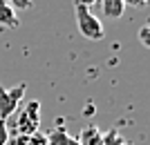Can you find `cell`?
<instances>
[{
	"label": "cell",
	"instance_id": "obj_1",
	"mask_svg": "<svg viewBox=\"0 0 150 145\" xmlns=\"http://www.w3.org/2000/svg\"><path fill=\"white\" fill-rule=\"evenodd\" d=\"M74 16H76V27H79V34L88 40H101L105 36V27L101 22L88 7L74 5Z\"/></svg>",
	"mask_w": 150,
	"mask_h": 145
},
{
	"label": "cell",
	"instance_id": "obj_2",
	"mask_svg": "<svg viewBox=\"0 0 150 145\" xmlns=\"http://www.w3.org/2000/svg\"><path fill=\"white\" fill-rule=\"evenodd\" d=\"M38 125H40V103L29 101V103H25V109L20 112L18 120H16V132L34 134V132H38Z\"/></svg>",
	"mask_w": 150,
	"mask_h": 145
},
{
	"label": "cell",
	"instance_id": "obj_3",
	"mask_svg": "<svg viewBox=\"0 0 150 145\" xmlns=\"http://www.w3.org/2000/svg\"><path fill=\"white\" fill-rule=\"evenodd\" d=\"M25 92H27V85H23V83L16 85V87H11V89L0 87V118L2 120H7L16 109H18Z\"/></svg>",
	"mask_w": 150,
	"mask_h": 145
},
{
	"label": "cell",
	"instance_id": "obj_4",
	"mask_svg": "<svg viewBox=\"0 0 150 145\" xmlns=\"http://www.w3.org/2000/svg\"><path fill=\"white\" fill-rule=\"evenodd\" d=\"M101 5H103V16L105 18L117 20L123 16V9H125L123 0H101Z\"/></svg>",
	"mask_w": 150,
	"mask_h": 145
},
{
	"label": "cell",
	"instance_id": "obj_5",
	"mask_svg": "<svg viewBox=\"0 0 150 145\" xmlns=\"http://www.w3.org/2000/svg\"><path fill=\"white\" fill-rule=\"evenodd\" d=\"M0 25L2 27H11V29L18 27V16H16V11L7 5L5 0H0Z\"/></svg>",
	"mask_w": 150,
	"mask_h": 145
},
{
	"label": "cell",
	"instance_id": "obj_6",
	"mask_svg": "<svg viewBox=\"0 0 150 145\" xmlns=\"http://www.w3.org/2000/svg\"><path fill=\"white\" fill-rule=\"evenodd\" d=\"M101 139H103V134L96 130V127H85L81 132V136H79V143L81 145H101Z\"/></svg>",
	"mask_w": 150,
	"mask_h": 145
},
{
	"label": "cell",
	"instance_id": "obj_7",
	"mask_svg": "<svg viewBox=\"0 0 150 145\" xmlns=\"http://www.w3.org/2000/svg\"><path fill=\"white\" fill-rule=\"evenodd\" d=\"M47 136V145H67L69 143V136L67 134V130L65 127H61V130H54V132H50V134H45Z\"/></svg>",
	"mask_w": 150,
	"mask_h": 145
},
{
	"label": "cell",
	"instance_id": "obj_8",
	"mask_svg": "<svg viewBox=\"0 0 150 145\" xmlns=\"http://www.w3.org/2000/svg\"><path fill=\"white\" fill-rule=\"evenodd\" d=\"M121 143H125V141L119 136V132H117V130H110V132L101 139V145H121Z\"/></svg>",
	"mask_w": 150,
	"mask_h": 145
},
{
	"label": "cell",
	"instance_id": "obj_9",
	"mask_svg": "<svg viewBox=\"0 0 150 145\" xmlns=\"http://www.w3.org/2000/svg\"><path fill=\"white\" fill-rule=\"evenodd\" d=\"M139 40H141V45H144L146 49L150 47V22H144V25H141V29H139Z\"/></svg>",
	"mask_w": 150,
	"mask_h": 145
},
{
	"label": "cell",
	"instance_id": "obj_10",
	"mask_svg": "<svg viewBox=\"0 0 150 145\" xmlns=\"http://www.w3.org/2000/svg\"><path fill=\"white\" fill-rule=\"evenodd\" d=\"M5 2L11 7L13 11H25V9L31 7V0H5Z\"/></svg>",
	"mask_w": 150,
	"mask_h": 145
},
{
	"label": "cell",
	"instance_id": "obj_11",
	"mask_svg": "<svg viewBox=\"0 0 150 145\" xmlns=\"http://www.w3.org/2000/svg\"><path fill=\"white\" fill-rule=\"evenodd\" d=\"M25 145H47V136H45V134L34 132V134H29V136H27V143H25Z\"/></svg>",
	"mask_w": 150,
	"mask_h": 145
},
{
	"label": "cell",
	"instance_id": "obj_12",
	"mask_svg": "<svg viewBox=\"0 0 150 145\" xmlns=\"http://www.w3.org/2000/svg\"><path fill=\"white\" fill-rule=\"evenodd\" d=\"M11 141V136H9V130H7V120L0 118V145H7Z\"/></svg>",
	"mask_w": 150,
	"mask_h": 145
},
{
	"label": "cell",
	"instance_id": "obj_13",
	"mask_svg": "<svg viewBox=\"0 0 150 145\" xmlns=\"http://www.w3.org/2000/svg\"><path fill=\"white\" fill-rule=\"evenodd\" d=\"M123 5H130V7H137V9H141V7L148 5V0H123Z\"/></svg>",
	"mask_w": 150,
	"mask_h": 145
},
{
	"label": "cell",
	"instance_id": "obj_14",
	"mask_svg": "<svg viewBox=\"0 0 150 145\" xmlns=\"http://www.w3.org/2000/svg\"><path fill=\"white\" fill-rule=\"evenodd\" d=\"M96 2H99V0H74V5H81V7H92V5H96Z\"/></svg>",
	"mask_w": 150,
	"mask_h": 145
},
{
	"label": "cell",
	"instance_id": "obj_15",
	"mask_svg": "<svg viewBox=\"0 0 150 145\" xmlns=\"http://www.w3.org/2000/svg\"><path fill=\"white\" fill-rule=\"evenodd\" d=\"M67 145H81V143H79V139H69V143Z\"/></svg>",
	"mask_w": 150,
	"mask_h": 145
},
{
	"label": "cell",
	"instance_id": "obj_16",
	"mask_svg": "<svg viewBox=\"0 0 150 145\" xmlns=\"http://www.w3.org/2000/svg\"><path fill=\"white\" fill-rule=\"evenodd\" d=\"M121 145H130V143H121Z\"/></svg>",
	"mask_w": 150,
	"mask_h": 145
}]
</instances>
